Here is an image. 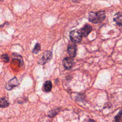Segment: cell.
<instances>
[{
	"label": "cell",
	"instance_id": "obj_12",
	"mask_svg": "<svg viewBox=\"0 0 122 122\" xmlns=\"http://www.w3.org/2000/svg\"><path fill=\"white\" fill-rule=\"evenodd\" d=\"M13 55L14 56L15 59L16 60H18L20 62V66H21L23 64V61L22 57L18 54H17L16 53H13Z\"/></svg>",
	"mask_w": 122,
	"mask_h": 122
},
{
	"label": "cell",
	"instance_id": "obj_3",
	"mask_svg": "<svg viewBox=\"0 0 122 122\" xmlns=\"http://www.w3.org/2000/svg\"><path fill=\"white\" fill-rule=\"evenodd\" d=\"M52 57V53L50 51H45L41 58L38 61V63L41 65H44L46 63L50 61Z\"/></svg>",
	"mask_w": 122,
	"mask_h": 122
},
{
	"label": "cell",
	"instance_id": "obj_15",
	"mask_svg": "<svg viewBox=\"0 0 122 122\" xmlns=\"http://www.w3.org/2000/svg\"><path fill=\"white\" fill-rule=\"evenodd\" d=\"M121 116H122V111L121 110L115 116L114 118L115 122H119V121H120L121 119Z\"/></svg>",
	"mask_w": 122,
	"mask_h": 122
},
{
	"label": "cell",
	"instance_id": "obj_7",
	"mask_svg": "<svg viewBox=\"0 0 122 122\" xmlns=\"http://www.w3.org/2000/svg\"><path fill=\"white\" fill-rule=\"evenodd\" d=\"M18 81L16 77H14L13 79L10 80L8 83V84L6 86V88L8 90H11L13 87L16 86L18 84Z\"/></svg>",
	"mask_w": 122,
	"mask_h": 122
},
{
	"label": "cell",
	"instance_id": "obj_10",
	"mask_svg": "<svg viewBox=\"0 0 122 122\" xmlns=\"http://www.w3.org/2000/svg\"><path fill=\"white\" fill-rule=\"evenodd\" d=\"M10 103L5 98L3 97L0 99V107L1 108H6L9 106Z\"/></svg>",
	"mask_w": 122,
	"mask_h": 122
},
{
	"label": "cell",
	"instance_id": "obj_5",
	"mask_svg": "<svg viewBox=\"0 0 122 122\" xmlns=\"http://www.w3.org/2000/svg\"><path fill=\"white\" fill-rule=\"evenodd\" d=\"M63 65L67 70L71 69L73 65V59L70 57H66L63 60Z\"/></svg>",
	"mask_w": 122,
	"mask_h": 122
},
{
	"label": "cell",
	"instance_id": "obj_14",
	"mask_svg": "<svg viewBox=\"0 0 122 122\" xmlns=\"http://www.w3.org/2000/svg\"><path fill=\"white\" fill-rule=\"evenodd\" d=\"M1 59L5 62H8L10 61V58L7 54H3L1 57Z\"/></svg>",
	"mask_w": 122,
	"mask_h": 122
},
{
	"label": "cell",
	"instance_id": "obj_11",
	"mask_svg": "<svg viewBox=\"0 0 122 122\" xmlns=\"http://www.w3.org/2000/svg\"><path fill=\"white\" fill-rule=\"evenodd\" d=\"M60 109H61L60 108H57V109H53V110H51L50 112H49V113L48 114V116L50 117H54L59 112Z\"/></svg>",
	"mask_w": 122,
	"mask_h": 122
},
{
	"label": "cell",
	"instance_id": "obj_8",
	"mask_svg": "<svg viewBox=\"0 0 122 122\" xmlns=\"http://www.w3.org/2000/svg\"><path fill=\"white\" fill-rule=\"evenodd\" d=\"M122 14L121 11H119L114 15L113 17V20L119 26H122Z\"/></svg>",
	"mask_w": 122,
	"mask_h": 122
},
{
	"label": "cell",
	"instance_id": "obj_4",
	"mask_svg": "<svg viewBox=\"0 0 122 122\" xmlns=\"http://www.w3.org/2000/svg\"><path fill=\"white\" fill-rule=\"evenodd\" d=\"M68 53L70 58H73L76 56V45L74 43L70 44L68 47Z\"/></svg>",
	"mask_w": 122,
	"mask_h": 122
},
{
	"label": "cell",
	"instance_id": "obj_13",
	"mask_svg": "<svg viewBox=\"0 0 122 122\" xmlns=\"http://www.w3.org/2000/svg\"><path fill=\"white\" fill-rule=\"evenodd\" d=\"M41 50V45L39 43H37L32 50V52L34 54H37Z\"/></svg>",
	"mask_w": 122,
	"mask_h": 122
},
{
	"label": "cell",
	"instance_id": "obj_16",
	"mask_svg": "<svg viewBox=\"0 0 122 122\" xmlns=\"http://www.w3.org/2000/svg\"><path fill=\"white\" fill-rule=\"evenodd\" d=\"M88 122H95L92 119H89L88 121Z\"/></svg>",
	"mask_w": 122,
	"mask_h": 122
},
{
	"label": "cell",
	"instance_id": "obj_9",
	"mask_svg": "<svg viewBox=\"0 0 122 122\" xmlns=\"http://www.w3.org/2000/svg\"><path fill=\"white\" fill-rule=\"evenodd\" d=\"M43 89L45 92H49L52 89V83L50 81H47L44 82L43 85Z\"/></svg>",
	"mask_w": 122,
	"mask_h": 122
},
{
	"label": "cell",
	"instance_id": "obj_2",
	"mask_svg": "<svg viewBox=\"0 0 122 122\" xmlns=\"http://www.w3.org/2000/svg\"><path fill=\"white\" fill-rule=\"evenodd\" d=\"M70 37L72 42L76 43L80 42L82 38L81 32L77 30H73L71 31L70 33Z\"/></svg>",
	"mask_w": 122,
	"mask_h": 122
},
{
	"label": "cell",
	"instance_id": "obj_6",
	"mask_svg": "<svg viewBox=\"0 0 122 122\" xmlns=\"http://www.w3.org/2000/svg\"><path fill=\"white\" fill-rule=\"evenodd\" d=\"M92 28L91 25L89 24L85 25L84 27L82 28L81 31V32L82 37H87L89 35V34L91 32V31L92 30Z\"/></svg>",
	"mask_w": 122,
	"mask_h": 122
},
{
	"label": "cell",
	"instance_id": "obj_1",
	"mask_svg": "<svg viewBox=\"0 0 122 122\" xmlns=\"http://www.w3.org/2000/svg\"><path fill=\"white\" fill-rule=\"evenodd\" d=\"M106 18L105 12L104 11L98 12L91 11L89 14V21L93 23H98L102 22Z\"/></svg>",
	"mask_w": 122,
	"mask_h": 122
}]
</instances>
